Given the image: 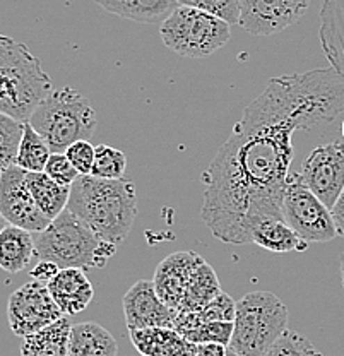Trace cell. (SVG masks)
Listing matches in <instances>:
<instances>
[{
    "mask_svg": "<svg viewBox=\"0 0 344 356\" xmlns=\"http://www.w3.org/2000/svg\"><path fill=\"white\" fill-rule=\"evenodd\" d=\"M344 111V77L329 69L272 77L206 172L201 218L221 242L250 243L257 221L283 218L293 132L334 122Z\"/></svg>",
    "mask_w": 344,
    "mask_h": 356,
    "instance_id": "1",
    "label": "cell"
},
{
    "mask_svg": "<svg viewBox=\"0 0 344 356\" xmlns=\"http://www.w3.org/2000/svg\"><path fill=\"white\" fill-rule=\"evenodd\" d=\"M67 209L98 238L117 245L127 238L136 221V185L125 178L103 180L92 175H81L70 187Z\"/></svg>",
    "mask_w": 344,
    "mask_h": 356,
    "instance_id": "2",
    "label": "cell"
},
{
    "mask_svg": "<svg viewBox=\"0 0 344 356\" xmlns=\"http://www.w3.org/2000/svg\"><path fill=\"white\" fill-rule=\"evenodd\" d=\"M51 91L40 58L24 43L0 35V113L26 124Z\"/></svg>",
    "mask_w": 344,
    "mask_h": 356,
    "instance_id": "3",
    "label": "cell"
},
{
    "mask_svg": "<svg viewBox=\"0 0 344 356\" xmlns=\"http://www.w3.org/2000/svg\"><path fill=\"white\" fill-rule=\"evenodd\" d=\"M36 257L60 269H101L117 254V245L98 238L69 209L58 214L35 238Z\"/></svg>",
    "mask_w": 344,
    "mask_h": 356,
    "instance_id": "4",
    "label": "cell"
},
{
    "mask_svg": "<svg viewBox=\"0 0 344 356\" xmlns=\"http://www.w3.org/2000/svg\"><path fill=\"white\" fill-rule=\"evenodd\" d=\"M28 124L43 137L51 153H65L77 140H90L98 127V118L77 89L64 86L50 92L33 111Z\"/></svg>",
    "mask_w": 344,
    "mask_h": 356,
    "instance_id": "5",
    "label": "cell"
},
{
    "mask_svg": "<svg viewBox=\"0 0 344 356\" xmlns=\"http://www.w3.org/2000/svg\"><path fill=\"white\" fill-rule=\"evenodd\" d=\"M288 307L272 291L257 289L236 302L228 350L240 356H264L288 329Z\"/></svg>",
    "mask_w": 344,
    "mask_h": 356,
    "instance_id": "6",
    "label": "cell"
},
{
    "mask_svg": "<svg viewBox=\"0 0 344 356\" xmlns=\"http://www.w3.org/2000/svg\"><path fill=\"white\" fill-rule=\"evenodd\" d=\"M166 48L188 58H207L229 42L228 22L194 7L179 6L160 24Z\"/></svg>",
    "mask_w": 344,
    "mask_h": 356,
    "instance_id": "7",
    "label": "cell"
},
{
    "mask_svg": "<svg viewBox=\"0 0 344 356\" xmlns=\"http://www.w3.org/2000/svg\"><path fill=\"white\" fill-rule=\"evenodd\" d=\"M283 218L306 243H325L338 236L331 209L303 185L297 173L290 175L284 188Z\"/></svg>",
    "mask_w": 344,
    "mask_h": 356,
    "instance_id": "8",
    "label": "cell"
},
{
    "mask_svg": "<svg viewBox=\"0 0 344 356\" xmlns=\"http://www.w3.org/2000/svg\"><path fill=\"white\" fill-rule=\"evenodd\" d=\"M64 315L51 298L47 284L38 281L31 280L9 296L7 303L9 325L13 332L23 339L55 324Z\"/></svg>",
    "mask_w": 344,
    "mask_h": 356,
    "instance_id": "9",
    "label": "cell"
},
{
    "mask_svg": "<svg viewBox=\"0 0 344 356\" xmlns=\"http://www.w3.org/2000/svg\"><path fill=\"white\" fill-rule=\"evenodd\" d=\"M297 175L325 207L332 209L344 188V143L334 140L317 146Z\"/></svg>",
    "mask_w": 344,
    "mask_h": 356,
    "instance_id": "10",
    "label": "cell"
},
{
    "mask_svg": "<svg viewBox=\"0 0 344 356\" xmlns=\"http://www.w3.org/2000/svg\"><path fill=\"white\" fill-rule=\"evenodd\" d=\"M28 172L13 165L0 173V216L7 225L40 233L50 225L28 188Z\"/></svg>",
    "mask_w": 344,
    "mask_h": 356,
    "instance_id": "11",
    "label": "cell"
},
{
    "mask_svg": "<svg viewBox=\"0 0 344 356\" xmlns=\"http://www.w3.org/2000/svg\"><path fill=\"white\" fill-rule=\"evenodd\" d=\"M312 0H240V22L254 36L284 31L303 17Z\"/></svg>",
    "mask_w": 344,
    "mask_h": 356,
    "instance_id": "12",
    "label": "cell"
},
{
    "mask_svg": "<svg viewBox=\"0 0 344 356\" xmlns=\"http://www.w3.org/2000/svg\"><path fill=\"white\" fill-rule=\"evenodd\" d=\"M129 331L149 327H173L177 312L166 307L158 296L153 281L140 280L129 288L122 300Z\"/></svg>",
    "mask_w": 344,
    "mask_h": 356,
    "instance_id": "13",
    "label": "cell"
},
{
    "mask_svg": "<svg viewBox=\"0 0 344 356\" xmlns=\"http://www.w3.org/2000/svg\"><path fill=\"white\" fill-rule=\"evenodd\" d=\"M202 262L204 257L195 252H175L163 259L154 270V289L161 302L173 312H179L188 280Z\"/></svg>",
    "mask_w": 344,
    "mask_h": 356,
    "instance_id": "14",
    "label": "cell"
},
{
    "mask_svg": "<svg viewBox=\"0 0 344 356\" xmlns=\"http://www.w3.org/2000/svg\"><path fill=\"white\" fill-rule=\"evenodd\" d=\"M47 288L62 315L81 314L95 298V288L84 269H60Z\"/></svg>",
    "mask_w": 344,
    "mask_h": 356,
    "instance_id": "15",
    "label": "cell"
},
{
    "mask_svg": "<svg viewBox=\"0 0 344 356\" xmlns=\"http://www.w3.org/2000/svg\"><path fill=\"white\" fill-rule=\"evenodd\" d=\"M319 38L329 64L344 77V0H324Z\"/></svg>",
    "mask_w": 344,
    "mask_h": 356,
    "instance_id": "16",
    "label": "cell"
},
{
    "mask_svg": "<svg viewBox=\"0 0 344 356\" xmlns=\"http://www.w3.org/2000/svg\"><path fill=\"white\" fill-rule=\"evenodd\" d=\"M131 341L142 356H194L195 344L173 327H149L131 331Z\"/></svg>",
    "mask_w": 344,
    "mask_h": 356,
    "instance_id": "17",
    "label": "cell"
},
{
    "mask_svg": "<svg viewBox=\"0 0 344 356\" xmlns=\"http://www.w3.org/2000/svg\"><path fill=\"white\" fill-rule=\"evenodd\" d=\"M35 255L36 247L31 232L6 225L0 232V269L17 274L31 264Z\"/></svg>",
    "mask_w": 344,
    "mask_h": 356,
    "instance_id": "18",
    "label": "cell"
},
{
    "mask_svg": "<svg viewBox=\"0 0 344 356\" xmlns=\"http://www.w3.org/2000/svg\"><path fill=\"white\" fill-rule=\"evenodd\" d=\"M101 9L124 19L161 24L179 7V0H95Z\"/></svg>",
    "mask_w": 344,
    "mask_h": 356,
    "instance_id": "19",
    "label": "cell"
},
{
    "mask_svg": "<svg viewBox=\"0 0 344 356\" xmlns=\"http://www.w3.org/2000/svg\"><path fill=\"white\" fill-rule=\"evenodd\" d=\"M118 343L108 329L96 322L72 325L67 356H117Z\"/></svg>",
    "mask_w": 344,
    "mask_h": 356,
    "instance_id": "20",
    "label": "cell"
},
{
    "mask_svg": "<svg viewBox=\"0 0 344 356\" xmlns=\"http://www.w3.org/2000/svg\"><path fill=\"white\" fill-rule=\"evenodd\" d=\"M250 243L265 248L276 254H286V252H305L309 243L302 240L284 220H265L257 221L250 229Z\"/></svg>",
    "mask_w": 344,
    "mask_h": 356,
    "instance_id": "21",
    "label": "cell"
},
{
    "mask_svg": "<svg viewBox=\"0 0 344 356\" xmlns=\"http://www.w3.org/2000/svg\"><path fill=\"white\" fill-rule=\"evenodd\" d=\"M70 329L72 324L69 318L62 317L40 332L24 337L21 356H67Z\"/></svg>",
    "mask_w": 344,
    "mask_h": 356,
    "instance_id": "22",
    "label": "cell"
},
{
    "mask_svg": "<svg viewBox=\"0 0 344 356\" xmlns=\"http://www.w3.org/2000/svg\"><path fill=\"white\" fill-rule=\"evenodd\" d=\"M28 188L35 199L36 206L47 220L54 221L58 214L67 209L70 187L57 184L47 173H28Z\"/></svg>",
    "mask_w": 344,
    "mask_h": 356,
    "instance_id": "23",
    "label": "cell"
},
{
    "mask_svg": "<svg viewBox=\"0 0 344 356\" xmlns=\"http://www.w3.org/2000/svg\"><path fill=\"white\" fill-rule=\"evenodd\" d=\"M223 293L220 280L216 276V270L204 261L197 269L192 273L188 280L187 288H185L182 303H180L179 312H199L202 310L209 302H213L216 296ZM177 312V314H179Z\"/></svg>",
    "mask_w": 344,
    "mask_h": 356,
    "instance_id": "24",
    "label": "cell"
},
{
    "mask_svg": "<svg viewBox=\"0 0 344 356\" xmlns=\"http://www.w3.org/2000/svg\"><path fill=\"white\" fill-rule=\"evenodd\" d=\"M50 154L51 151L43 140V137L26 122L14 165L28 173H42L45 170Z\"/></svg>",
    "mask_w": 344,
    "mask_h": 356,
    "instance_id": "25",
    "label": "cell"
},
{
    "mask_svg": "<svg viewBox=\"0 0 344 356\" xmlns=\"http://www.w3.org/2000/svg\"><path fill=\"white\" fill-rule=\"evenodd\" d=\"M127 170V158L120 149L106 144L95 146V165L91 175L103 180H120Z\"/></svg>",
    "mask_w": 344,
    "mask_h": 356,
    "instance_id": "26",
    "label": "cell"
},
{
    "mask_svg": "<svg viewBox=\"0 0 344 356\" xmlns=\"http://www.w3.org/2000/svg\"><path fill=\"white\" fill-rule=\"evenodd\" d=\"M23 131L24 124L0 113V170L9 168L16 163Z\"/></svg>",
    "mask_w": 344,
    "mask_h": 356,
    "instance_id": "27",
    "label": "cell"
},
{
    "mask_svg": "<svg viewBox=\"0 0 344 356\" xmlns=\"http://www.w3.org/2000/svg\"><path fill=\"white\" fill-rule=\"evenodd\" d=\"M233 336V322H207L185 332L183 337L192 344H223L229 346Z\"/></svg>",
    "mask_w": 344,
    "mask_h": 356,
    "instance_id": "28",
    "label": "cell"
},
{
    "mask_svg": "<svg viewBox=\"0 0 344 356\" xmlns=\"http://www.w3.org/2000/svg\"><path fill=\"white\" fill-rule=\"evenodd\" d=\"M264 356H322V353L302 334L286 329Z\"/></svg>",
    "mask_w": 344,
    "mask_h": 356,
    "instance_id": "29",
    "label": "cell"
},
{
    "mask_svg": "<svg viewBox=\"0 0 344 356\" xmlns=\"http://www.w3.org/2000/svg\"><path fill=\"white\" fill-rule=\"evenodd\" d=\"M179 6L194 7L211 16L220 17L229 26L240 22V0H179Z\"/></svg>",
    "mask_w": 344,
    "mask_h": 356,
    "instance_id": "30",
    "label": "cell"
},
{
    "mask_svg": "<svg viewBox=\"0 0 344 356\" xmlns=\"http://www.w3.org/2000/svg\"><path fill=\"white\" fill-rule=\"evenodd\" d=\"M43 173H47L51 180H55L60 185H65V187H72L74 181L81 177L79 172L72 166V163L69 161L65 153H51Z\"/></svg>",
    "mask_w": 344,
    "mask_h": 356,
    "instance_id": "31",
    "label": "cell"
},
{
    "mask_svg": "<svg viewBox=\"0 0 344 356\" xmlns=\"http://www.w3.org/2000/svg\"><path fill=\"white\" fill-rule=\"evenodd\" d=\"M65 156L72 163L74 168L79 175H91L92 165H95V146L90 140H77L72 146L67 147Z\"/></svg>",
    "mask_w": 344,
    "mask_h": 356,
    "instance_id": "32",
    "label": "cell"
},
{
    "mask_svg": "<svg viewBox=\"0 0 344 356\" xmlns=\"http://www.w3.org/2000/svg\"><path fill=\"white\" fill-rule=\"evenodd\" d=\"M60 267L50 261H40L38 264L33 267L31 270V280L38 281L42 284H48L55 276L58 274Z\"/></svg>",
    "mask_w": 344,
    "mask_h": 356,
    "instance_id": "33",
    "label": "cell"
},
{
    "mask_svg": "<svg viewBox=\"0 0 344 356\" xmlns=\"http://www.w3.org/2000/svg\"><path fill=\"white\" fill-rule=\"evenodd\" d=\"M331 214H332V220H334L336 229H338V235L344 238V188L341 195H339L338 200H336L334 206H332Z\"/></svg>",
    "mask_w": 344,
    "mask_h": 356,
    "instance_id": "34",
    "label": "cell"
},
{
    "mask_svg": "<svg viewBox=\"0 0 344 356\" xmlns=\"http://www.w3.org/2000/svg\"><path fill=\"white\" fill-rule=\"evenodd\" d=\"M228 346L223 344H195V353L194 356H227Z\"/></svg>",
    "mask_w": 344,
    "mask_h": 356,
    "instance_id": "35",
    "label": "cell"
},
{
    "mask_svg": "<svg viewBox=\"0 0 344 356\" xmlns=\"http://www.w3.org/2000/svg\"><path fill=\"white\" fill-rule=\"evenodd\" d=\"M341 281H343V288H344V254L341 257Z\"/></svg>",
    "mask_w": 344,
    "mask_h": 356,
    "instance_id": "36",
    "label": "cell"
},
{
    "mask_svg": "<svg viewBox=\"0 0 344 356\" xmlns=\"http://www.w3.org/2000/svg\"><path fill=\"white\" fill-rule=\"evenodd\" d=\"M6 225H7V222H6V220H3V218H2V216H0V232H2V229H3V228H6Z\"/></svg>",
    "mask_w": 344,
    "mask_h": 356,
    "instance_id": "37",
    "label": "cell"
},
{
    "mask_svg": "<svg viewBox=\"0 0 344 356\" xmlns=\"http://www.w3.org/2000/svg\"><path fill=\"white\" fill-rule=\"evenodd\" d=\"M227 356H240V355H236V353H233L231 350H228V355Z\"/></svg>",
    "mask_w": 344,
    "mask_h": 356,
    "instance_id": "38",
    "label": "cell"
},
{
    "mask_svg": "<svg viewBox=\"0 0 344 356\" xmlns=\"http://www.w3.org/2000/svg\"><path fill=\"white\" fill-rule=\"evenodd\" d=\"M341 136H343V140H344V120H343V124H341Z\"/></svg>",
    "mask_w": 344,
    "mask_h": 356,
    "instance_id": "39",
    "label": "cell"
},
{
    "mask_svg": "<svg viewBox=\"0 0 344 356\" xmlns=\"http://www.w3.org/2000/svg\"><path fill=\"white\" fill-rule=\"evenodd\" d=\"M0 173H2V170H0Z\"/></svg>",
    "mask_w": 344,
    "mask_h": 356,
    "instance_id": "40",
    "label": "cell"
}]
</instances>
